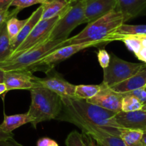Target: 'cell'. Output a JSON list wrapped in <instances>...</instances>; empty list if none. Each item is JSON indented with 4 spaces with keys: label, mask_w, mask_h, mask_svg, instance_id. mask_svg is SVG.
I'll list each match as a JSON object with an SVG mask.
<instances>
[{
    "label": "cell",
    "mask_w": 146,
    "mask_h": 146,
    "mask_svg": "<svg viewBox=\"0 0 146 146\" xmlns=\"http://www.w3.org/2000/svg\"><path fill=\"white\" fill-rule=\"evenodd\" d=\"M4 78H5V72L0 69V83L4 82Z\"/></svg>",
    "instance_id": "40"
},
{
    "label": "cell",
    "mask_w": 146,
    "mask_h": 146,
    "mask_svg": "<svg viewBox=\"0 0 146 146\" xmlns=\"http://www.w3.org/2000/svg\"><path fill=\"white\" fill-rule=\"evenodd\" d=\"M142 110H145L146 111V104H144V105H143V108H142Z\"/></svg>",
    "instance_id": "42"
},
{
    "label": "cell",
    "mask_w": 146,
    "mask_h": 146,
    "mask_svg": "<svg viewBox=\"0 0 146 146\" xmlns=\"http://www.w3.org/2000/svg\"><path fill=\"white\" fill-rule=\"evenodd\" d=\"M143 131L124 128L120 133V138L126 146H145L143 140Z\"/></svg>",
    "instance_id": "22"
},
{
    "label": "cell",
    "mask_w": 146,
    "mask_h": 146,
    "mask_svg": "<svg viewBox=\"0 0 146 146\" xmlns=\"http://www.w3.org/2000/svg\"><path fill=\"white\" fill-rule=\"evenodd\" d=\"M116 10L123 15L124 22L137 17L146 10V0H116Z\"/></svg>",
    "instance_id": "15"
},
{
    "label": "cell",
    "mask_w": 146,
    "mask_h": 146,
    "mask_svg": "<svg viewBox=\"0 0 146 146\" xmlns=\"http://www.w3.org/2000/svg\"><path fill=\"white\" fill-rule=\"evenodd\" d=\"M0 146H23L22 144L17 142L16 140L12 138L7 139L5 140H0Z\"/></svg>",
    "instance_id": "33"
},
{
    "label": "cell",
    "mask_w": 146,
    "mask_h": 146,
    "mask_svg": "<svg viewBox=\"0 0 146 146\" xmlns=\"http://www.w3.org/2000/svg\"><path fill=\"white\" fill-rule=\"evenodd\" d=\"M60 16L49 19L40 20L27 36L25 41L17 47L12 56L22 53L32 49L37 45L45 42L47 40L50 32L58 21Z\"/></svg>",
    "instance_id": "9"
},
{
    "label": "cell",
    "mask_w": 146,
    "mask_h": 146,
    "mask_svg": "<svg viewBox=\"0 0 146 146\" xmlns=\"http://www.w3.org/2000/svg\"><path fill=\"white\" fill-rule=\"evenodd\" d=\"M32 118L28 113L7 115L4 114V120L0 125V128L3 131L12 133L13 130L27 123H32Z\"/></svg>",
    "instance_id": "19"
},
{
    "label": "cell",
    "mask_w": 146,
    "mask_h": 146,
    "mask_svg": "<svg viewBox=\"0 0 146 146\" xmlns=\"http://www.w3.org/2000/svg\"><path fill=\"white\" fill-rule=\"evenodd\" d=\"M102 89L100 85H78L75 87V95L78 99L89 100L95 97Z\"/></svg>",
    "instance_id": "23"
},
{
    "label": "cell",
    "mask_w": 146,
    "mask_h": 146,
    "mask_svg": "<svg viewBox=\"0 0 146 146\" xmlns=\"http://www.w3.org/2000/svg\"><path fill=\"white\" fill-rule=\"evenodd\" d=\"M102 84L101 90L92 98L87 100L90 103L96 105L115 113L122 112V101L123 95L122 93L115 92L109 87Z\"/></svg>",
    "instance_id": "11"
},
{
    "label": "cell",
    "mask_w": 146,
    "mask_h": 146,
    "mask_svg": "<svg viewBox=\"0 0 146 146\" xmlns=\"http://www.w3.org/2000/svg\"><path fill=\"white\" fill-rule=\"evenodd\" d=\"M62 110L110 134L120 137L124 127L116 121L115 115L117 113L90 103L87 100L62 98Z\"/></svg>",
    "instance_id": "1"
},
{
    "label": "cell",
    "mask_w": 146,
    "mask_h": 146,
    "mask_svg": "<svg viewBox=\"0 0 146 146\" xmlns=\"http://www.w3.org/2000/svg\"><path fill=\"white\" fill-rule=\"evenodd\" d=\"M36 146H59L55 140L50 137H42L36 142Z\"/></svg>",
    "instance_id": "32"
},
{
    "label": "cell",
    "mask_w": 146,
    "mask_h": 146,
    "mask_svg": "<svg viewBox=\"0 0 146 146\" xmlns=\"http://www.w3.org/2000/svg\"><path fill=\"white\" fill-rule=\"evenodd\" d=\"M135 56L139 60L143 62L145 64H146V48L143 47Z\"/></svg>",
    "instance_id": "35"
},
{
    "label": "cell",
    "mask_w": 146,
    "mask_h": 146,
    "mask_svg": "<svg viewBox=\"0 0 146 146\" xmlns=\"http://www.w3.org/2000/svg\"><path fill=\"white\" fill-rule=\"evenodd\" d=\"M65 40H50L22 53L11 56L8 60L0 63V69L4 72L26 70L35 65L50 53L64 47Z\"/></svg>",
    "instance_id": "4"
},
{
    "label": "cell",
    "mask_w": 146,
    "mask_h": 146,
    "mask_svg": "<svg viewBox=\"0 0 146 146\" xmlns=\"http://www.w3.org/2000/svg\"><path fill=\"white\" fill-rule=\"evenodd\" d=\"M57 120L68 122L78 126L83 134L92 137L100 146H126L119 136L110 134L99 127L88 124L62 110Z\"/></svg>",
    "instance_id": "7"
},
{
    "label": "cell",
    "mask_w": 146,
    "mask_h": 146,
    "mask_svg": "<svg viewBox=\"0 0 146 146\" xmlns=\"http://www.w3.org/2000/svg\"><path fill=\"white\" fill-rule=\"evenodd\" d=\"M49 0H14L11 4V7H15L17 9L22 10L23 9L35 5H43Z\"/></svg>",
    "instance_id": "28"
},
{
    "label": "cell",
    "mask_w": 146,
    "mask_h": 146,
    "mask_svg": "<svg viewBox=\"0 0 146 146\" xmlns=\"http://www.w3.org/2000/svg\"><path fill=\"white\" fill-rule=\"evenodd\" d=\"M86 137H87V141H88V146H100L98 143H97V142L95 141L94 139H92L91 137L86 135Z\"/></svg>",
    "instance_id": "37"
},
{
    "label": "cell",
    "mask_w": 146,
    "mask_h": 146,
    "mask_svg": "<svg viewBox=\"0 0 146 146\" xmlns=\"http://www.w3.org/2000/svg\"><path fill=\"white\" fill-rule=\"evenodd\" d=\"M27 22V19H19L17 17V16L10 18L7 22V32L11 42L17 36Z\"/></svg>",
    "instance_id": "24"
},
{
    "label": "cell",
    "mask_w": 146,
    "mask_h": 146,
    "mask_svg": "<svg viewBox=\"0 0 146 146\" xmlns=\"http://www.w3.org/2000/svg\"><path fill=\"white\" fill-rule=\"evenodd\" d=\"M97 55L100 67L102 69L108 67L110 62V54L107 52V50H105V48L99 49Z\"/></svg>",
    "instance_id": "29"
},
{
    "label": "cell",
    "mask_w": 146,
    "mask_h": 146,
    "mask_svg": "<svg viewBox=\"0 0 146 146\" xmlns=\"http://www.w3.org/2000/svg\"><path fill=\"white\" fill-rule=\"evenodd\" d=\"M14 0H0V10L9 9Z\"/></svg>",
    "instance_id": "34"
},
{
    "label": "cell",
    "mask_w": 146,
    "mask_h": 146,
    "mask_svg": "<svg viewBox=\"0 0 146 146\" xmlns=\"http://www.w3.org/2000/svg\"><path fill=\"white\" fill-rule=\"evenodd\" d=\"M143 143H145V146H146V130L143 131Z\"/></svg>",
    "instance_id": "41"
},
{
    "label": "cell",
    "mask_w": 146,
    "mask_h": 146,
    "mask_svg": "<svg viewBox=\"0 0 146 146\" xmlns=\"http://www.w3.org/2000/svg\"><path fill=\"white\" fill-rule=\"evenodd\" d=\"M43 7L42 5H40L33 13L27 18V22L25 24L24 27L20 31L17 36L11 42V47L12 50V54L17 49V47L25 41V39L27 37L28 35L30 34L35 25L38 23L41 19L42 14Z\"/></svg>",
    "instance_id": "17"
},
{
    "label": "cell",
    "mask_w": 146,
    "mask_h": 146,
    "mask_svg": "<svg viewBox=\"0 0 146 146\" xmlns=\"http://www.w3.org/2000/svg\"><path fill=\"white\" fill-rule=\"evenodd\" d=\"M12 54L11 41L7 28V22L0 25V63L6 61Z\"/></svg>",
    "instance_id": "21"
},
{
    "label": "cell",
    "mask_w": 146,
    "mask_h": 146,
    "mask_svg": "<svg viewBox=\"0 0 146 146\" xmlns=\"http://www.w3.org/2000/svg\"><path fill=\"white\" fill-rule=\"evenodd\" d=\"M124 95H130V96L135 97L137 100L140 101L144 105L146 102V88H140V89L130 91V92H124Z\"/></svg>",
    "instance_id": "30"
},
{
    "label": "cell",
    "mask_w": 146,
    "mask_h": 146,
    "mask_svg": "<svg viewBox=\"0 0 146 146\" xmlns=\"http://www.w3.org/2000/svg\"><path fill=\"white\" fill-rule=\"evenodd\" d=\"M145 63H134L119 58L115 54H110V62L103 70L102 83L111 88L131 78L145 67Z\"/></svg>",
    "instance_id": "6"
},
{
    "label": "cell",
    "mask_w": 146,
    "mask_h": 146,
    "mask_svg": "<svg viewBox=\"0 0 146 146\" xmlns=\"http://www.w3.org/2000/svg\"><path fill=\"white\" fill-rule=\"evenodd\" d=\"M123 98L122 101V111L133 112L142 110L143 103L135 97L130 95H126L123 93Z\"/></svg>",
    "instance_id": "25"
},
{
    "label": "cell",
    "mask_w": 146,
    "mask_h": 146,
    "mask_svg": "<svg viewBox=\"0 0 146 146\" xmlns=\"http://www.w3.org/2000/svg\"><path fill=\"white\" fill-rule=\"evenodd\" d=\"M143 88H146V65L131 78L110 88L115 92L124 93Z\"/></svg>",
    "instance_id": "16"
},
{
    "label": "cell",
    "mask_w": 146,
    "mask_h": 146,
    "mask_svg": "<svg viewBox=\"0 0 146 146\" xmlns=\"http://www.w3.org/2000/svg\"><path fill=\"white\" fill-rule=\"evenodd\" d=\"M116 121L124 128L146 130V111L140 110L133 112H120L115 115Z\"/></svg>",
    "instance_id": "14"
},
{
    "label": "cell",
    "mask_w": 146,
    "mask_h": 146,
    "mask_svg": "<svg viewBox=\"0 0 146 146\" xmlns=\"http://www.w3.org/2000/svg\"><path fill=\"white\" fill-rule=\"evenodd\" d=\"M20 11L21 10H19V9H17V8H15L12 11H9V9L0 10V25L7 22L10 18L16 17Z\"/></svg>",
    "instance_id": "31"
},
{
    "label": "cell",
    "mask_w": 146,
    "mask_h": 146,
    "mask_svg": "<svg viewBox=\"0 0 146 146\" xmlns=\"http://www.w3.org/2000/svg\"><path fill=\"white\" fill-rule=\"evenodd\" d=\"M87 23H91L116 9V0H83Z\"/></svg>",
    "instance_id": "13"
},
{
    "label": "cell",
    "mask_w": 146,
    "mask_h": 146,
    "mask_svg": "<svg viewBox=\"0 0 146 146\" xmlns=\"http://www.w3.org/2000/svg\"><path fill=\"white\" fill-rule=\"evenodd\" d=\"M29 91L31 104L27 113L32 118V127L36 129L40 123L57 120L63 107L61 97L37 82Z\"/></svg>",
    "instance_id": "3"
},
{
    "label": "cell",
    "mask_w": 146,
    "mask_h": 146,
    "mask_svg": "<svg viewBox=\"0 0 146 146\" xmlns=\"http://www.w3.org/2000/svg\"><path fill=\"white\" fill-rule=\"evenodd\" d=\"M125 43L127 48L130 51L133 52L135 54H137L140 50L143 48L141 39L138 36H125L121 40Z\"/></svg>",
    "instance_id": "27"
},
{
    "label": "cell",
    "mask_w": 146,
    "mask_h": 146,
    "mask_svg": "<svg viewBox=\"0 0 146 146\" xmlns=\"http://www.w3.org/2000/svg\"><path fill=\"white\" fill-rule=\"evenodd\" d=\"M69 0H49L45 4H43L42 14L41 19H49L60 16L67 8Z\"/></svg>",
    "instance_id": "20"
},
{
    "label": "cell",
    "mask_w": 146,
    "mask_h": 146,
    "mask_svg": "<svg viewBox=\"0 0 146 146\" xmlns=\"http://www.w3.org/2000/svg\"><path fill=\"white\" fill-rule=\"evenodd\" d=\"M145 104H146V102H145Z\"/></svg>",
    "instance_id": "43"
},
{
    "label": "cell",
    "mask_w": 146,
    "mask_h": 146,
    "mask_svg": "<svg viewBox=\"0 0 146 146\" xmlns=\"http://www.w3.org/2000/svg\"><path fill=\"white\" fill-rule=\"evenodd\" d=\"M140 36V38L141 39V42H142V46L143 47L146 48V36Z\"/></svg>",
    "instance_id": "39"
},
{
    "label": "cell",
    "mask_w": 146,
    "mask_h": 146,
    "mask_svg": "<svg viewBox=\"0 0 146 146\" xmlns=\"http://www.w3.org/2000/svg\"><path fill=\"white\" fill-rule=\"evenodd\" d=\"M65 145L66 146H88L86 135L77 130L69 133L65 140Z\"/></svg>",
    "instance_id": "26"
},
{
    "label": "cell",
    "mask_w": 146,
    "mask_h": 146,
    "mask_svg": "<svg viewBox=\"0 0 146 146\" xmlns=\"http://www.w3.org/2000/svg\"><path fill=\"white\" fill-rule=\"evenodd\" d=\"M128 36H146V25H127L123 23L110 37L109 42L120 40Z\"/></svg>",
    "instance_id": "18"
},
{
    "label": "cell",
    "mask_w": 146,
    "mask_h": 146,
    "mask_svg": "<svg viewBox=\"0 0 146 146\" xmlns=\"http://www.w3.org/2000/svg\"><path fill=\"white\" fill-rule=\"evenodd\" d=\"M100 46V44L96 42L82 43V44L64 46L42 59L39 62L30 67L28 71L32 73L34 72L41 71L44 72L46 74H48L55 67L56 64L67 60L76 53L89 47H96Z\"/></svg>",
    "instance_id": "8"
},
{
    "label": "cell",
    "mask_w": 146,
    "mask_h": 146,
    "mask_svg": "<svg viewBox=\"0 0 146 146\" xmlns=\"http://www.w3.org/2000/svg\"><path fill=\"white\" fill-rule=\"evenodd\" d=\"M35 78L33 73L26 70L5 72L4 83L7 87V92L14 90H30L36 83Z\"/></svg>",
    "instance_id": "12"
},
{
    "label": "cell",
    "mask_w": 146,
    "mask_h": 146,
    "mask_svg": "<svg viewBox=\"0 0 146 146\" xmlns=\"http://www.w3.org/2000/svg\"><path fill=\"white\" fill-rule=\"evenodd\" d=\"M35 81L42 86L55 92L61 98H75V92L76 85H73L63 78L58 72H51L44 78H35Z\"/></svg>",
    "instance_id": "10"
},
{
    "label": "cell",
    "mask_w": 146,
    "mask_h": 146,
    "mask_svg": "<svg viewBox=\"0 0 146 146\" xmlns=\"http://www.w3.org/2000/svg\"><path fill=\"white\" fill-rule=\"evenodd\" d=\"M7 93V87L4 82L0 83V95H5Z\"/></svg>",
    "instance_id": "38"
},
{
    "label": "cell",
    "mask_w": 146,
    "mask_h": 146,
    "mask_svg": "<svg viewBox=\"0 0 146 146\" xmlns=\"http://www.w3.org/2000/svg\"><path fill=\"white\" fill-rule=\"evenodd\" d=\"M12 137H14L13 133H6L0 128V140H5L9 138H12Z\"/></svg>",
    "instance_id": "36"
},
{
    "label": "cell",
    "mask_w": 146,
    "mask_h": 146,
    "mask_svg": "<svg viewBox=\"0 0 146 146\" xmlns=\"http://www.w3.org/2000/svg\"><path fill=\"white\" fill-rule=\"evenodd\" d=\"M87 23L83 0H69L65 10L60 15L58 21L50 32L47 41L66 40L75 28Z\"/></svg>",
    "instance_id": "5"
},
{
    "label": "cell",
    "mask_w": 146,
    "mask_h": 146,
    "mask_svg": "<svg viewBox=\"0 0 146 146\" xmlns=\"http://www.w3.org/2000/svg\"><path fill=\"white\" fill-rule=\"evenodd\" d=\"M123 23L125 22L123 15L115 9L95 22L88 24L79 34L66 40L64 45L88 42H96L101 46L108 44L110 37Z\"/></svg>",
    "instance_id": "2"
}]
</instances>
